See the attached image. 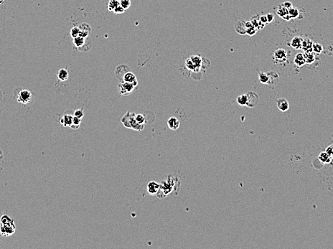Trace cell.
I'll list each match as a JSON object with an SVG mask.
<instances>
[{"label": "cell", "instance_id": "obj_1", "mask_svg": "<svg viewBox=\"0 0 333 249\" xmlns=\"http://www.w3.org/2000/svg\"><path fill=\"white\" fill-rule=\"evenodd\" d=\"M16 230L14 220L7 215L0 216V237H9Z\"/></svg>", "mask_w": 333, "mask_h": 249}, {"label": "cell", "instance_id": "obj_2", "mask_svg": "<svg viewBox=\"0 0 333 249\" xmlns=\"http://www.w3.org/2000/svg\"><path fill=\"white\" fill-rule=\"evenodd\" d=\"M178 180L174 176L168 175L165 180H162L160 183V188L156 195L159 198H164L174 190V187L177 186Z\"/></svg>", "mask_w": 333, "mask_h": 249}, {"label": "cell", "instance_id": "obj_3", "mask_svg": "<svg viewBox=\"0 0 333 249\" xmlns=\"http://www.w3.org/2000/svg\"><path fill=\"white\" fill-rule=\"evenodd\" d=\"M121 121L125 127L133 129L135 131H141L144 128V125L140 124L136 121L135 118V113H131L130 111L126 112V114L121 118Z\"/></svg>", "mask_w": 333, "mask_h": 249}, {"label": "cell", "instance_id": "obj_4", "mask_svg": "<svg viewBox=\"0 0 333 249\" xmlns=\"http://www.w3.org/2000/svg\"><path fill=\"white\" fill-rule=\"evenodd\" d=\"M185 64L189 70H198L202 65V60L200 56L194 55L187 59Z\"/></svg>", "mask_w": 333, "mask_h": 249}, {"label": "cell", "instance_id": "obj_5", "mask_svg": "<svg viewBox=\"0 0 333 249\" xmlns=\"http://www.w3.org/2000/svg\"><path fill=\"white\" fill-rule=\"evenodd\" d=\"M32 98V95L29 90L27 89H23L21 90L17 94V100L18 103H21L22 105H26L27 103H30Z\"/></svg>", "mask_w": 333, "mask_h": 249}, {"label": "cell", "instance_id": "obj_6", "mask_svg": "<svg viewBox=\"0 0 333 249\" xmlns=\"http://www.w3.org/2000/svg\"><path fill=\"white\" fill-rule=\"evenodd\" d=\"M136 88L134 85L131 83H128V82H120V83L118 84V90H119L120 95H126L130 94L131 92L134 90V88Z\"/></svg>", "mask_w": 333, "mask_h": 249}, {"label": "cell", "instance_id": "obj_7", "mask_svg": "<svg viewBox=\"0 0 333 249\" xmlns=\"http://www.w3.org/2000/svg\"><path fill=\"white\" fill-rule=\"evenodd\" d=\"M247 95V103L246 106L250 108H254L258 103L259 97L258 94L253 91H249L246 93Z\"/></svg>", "mask_w": 333, "mask_h": 249}, {"label": "cell", "instance_id": "obj_8", "mask_svg": "<svg viewBox=\"0 0 333 249\" xmlns=\"http://www.w3.org/2000/svg\"><path fill=\"white\" fill-rule=\"evenodd\" d=\"M286 51L282 48L277 49L273 53V58L277 63H283L287 60Z\"/></svg>", "mask_w": 333, "mask_h": 249}, {"label": "cell", "instance_id": "obj_9", "mask_svg": "<svg viewBox=\"0 0 333 249\" xmlns=\"http://www.w3.org/2000/svg\"><path fill=\"white\" fill-rule=\"evenodd\" d=\"M268 75V81L267 85H269L271 88H273L274 87H276L277 85L278 79H279V75L277 72L270 71L267 72Z\"/></svg>", "mask_w": 333, "mask_h": 249}, {"label": "cell", "instance_id": "obj_10", "mask_svg": "<svg viewBox=\"0 0 333 249\" xmlns=\"http://www.w3.org/2000/svg\"><path fill=\"white\" fill-rule=\"evenodd\" d=\"M159 188H160V183L156 182L155 181H151L148 183L147 186H146L148 193L151 195H154V194H157Z\"/></svg>", "mask_w": 333, "mask_h": 249}, {"label": "cell", "instance_id": "obj_11", "mask_svg": "<svg viewBox=\"0 0 333 249\" xmlns=\"http://www.w3.org/2000/svg\"><path fill=\"white\" fill-rule=\"evenodd\" d=\"M128 71H130V69L128 68V66L125 65H120L119 66L116 67V71H115V74L117 78L119 80L120 82L123 81V77L125 74Z\"/></svg>", "mask_w": 333, "mask_h": 249}, {"label": "cell", "instance_id": "obj_12", "mask_svg": "<svg viewBox=\"0 0 333 249\" xmlns=\"http://www.w3.org/2000/svg\"><path fill=\"white\" fill-rule=\"evenodd\" d=\"M73 116L70 114H64L60 119V123L63 127H70L72 123Z\"/></svg>", "mask_w": 333, "mask_h": 249}, {"label": "cell", "instance_id": "obj_13", "mask_svg": "<svg viewBox=\"0 0 333 249\" xmlns=\"http://www.w3.org/2000/svg\"><path fill=\"white\" fill-rule=\"evenodd\" d=\"M235 29L238 34H246V27H245V22L243 19L238 20L235 23Z\"/></svg>", "mask_w": 333, "mask_h": 249}, {"label": "cell", "instance_id": "obj_14", "mask_svg": "<svg viewBox=\"0 0 333 249\" xmlns=\"http://www.w3.org/2000/svg\"><path fill=\"white\" fill-rule=\"evenodd\" d=\"M276 13L280 17L283 18L285 20L289 21L291 19L289 14V9H287L286 8H285L283 5H279L278 6V9L276 10Z\"/></svg>", "mask_w": 333, "mask_h": 249}, {"label": "cell", "instance_id": "obj_15", "mask_svg": "<svg viewBox=\"0 0 333 249\" xmlns=\"http://www.w3.org/2000/svg\"><path fill=\"white\" fill-rule=\"evenodd\" d=\"M166 123H167V126L169 129L172 130V131H176V130H177L178 128H179V126H180L179 121L174 116L170 117V118L167 120Z\"/></svg>", "mask_w": 333, "mask_h": 249}, {"label": "cell", "instance_id": "obj_16", "mask_svg": "<svg viewBox=\"0 0 333 249\" xmlns=\"http://www.w3.org/2000/svg\"><path fill=\"white\" fill-rule=\"evenodd\" d=\"M123 81L133 83L135 86H136L138 84V81H137V79H136V75H135L133 73H132L131 71H128L124 75H123Z\"/></svg>", "mask_w": 333, "mask_h": 249}, {"label": "cell", "instance_id": "obj_17", "mask_svg": "<svg viewBox=\"0 0 333 249\" xmlns=\"http://www.w3.org/2000/svg\"><path fill=\"white\" fill-rule=\"evenodd\" d=\"M276 103H277L278 108L281 111L285 112L289 110V102H288L287 100L285 99V98H278V99L276 100Z\"/></svg>", "mask_w": 333, "mask_h": 249}, {"label": "cell", "instance_id": "obj_18", "mask_svg": "<svg viewBox=\"0 0 333 249\" xmlns=\"http://www.w3.org/2000/svg\"><path fill=\"white\" fill-rule=\"evenodd\" d=\"M302 42L303 39L301 37L295 36L294 38L291 39V46L295 50H299V49H301V47H302Z\"/></svg>", "mask_w": 333, "mask_h": 249}, {"label": "cell", "instance_id": "obj_19", "mask_svg": "<svg viewBox=\"0 0 333 249\" xmlns=\"http://www.w3.org/2000/svg\"><path fill=\"white\" fill-rule=\"evenodd\" d=\"M85 39H86V38H85V37L78 36V37L73 38L72 43H73V45L75 46V48L80 50L85 44Z\"/></svg>", "mask_w": 333, "mask_h": 249}, {"label": "cell", "instance_id": "obj_20", "mask_svg": "<svg viewBox=\"0 0 333 249\" xmlns=\"http://www.w3.org/2000/svg\"><path fill=\"white\" fill-rule=\"evenodd\" d=\"M294 62L295 65L298 67H302L304 64H306L304 54L303 53L296 54L294 57Z\"/></svg>", "mask_w": 333, "mask_h": 249}, {"label": "cell", "instance_id": "obj_21", "mask_svg": "<svg viewBox=\"0 0 333 249\" xmlns=\"http://www.w3.org/2000/svg\"><path fill=\"white\" fill-rule=\"evenodd\" d=\"M312 46H313V42L311 40V39L308 38L303 39L301 49H303V50H304V52H312Z\"/></svg>", "mask_w": 333, "mask_h": 249}, {"label": "cell", "instance_id": "obj_22", "mask_svg": "<svg viewBox=\"0 0 333 249\" xmlns=\"http://www.w3.org/2000/svg\"><path fill=\"white\" fill-rule=\"evenodd\" d=\"M250 22H251L252 24H253V25L255 27H256L258 29H261L265 27V24H263V23H262L261 22L259 16L258 15H255L254 17H252Z\"/></svg>", "mask_w": 333, "mask_h": 249}, {"label": "cell", "instance_id": "obj_23", "mask_svg": "<svg viewBox=\"0 0 333 249\" xmlns=\"http://www.w3.org/2000/svg\"><path fill=\"white\" fill-rule=\"evenodd\" d=\"M57 78H58V80H60V81H65V80H67L69 77L68 72H67V70L65 68L60 69V70L57 72Z\"/></svg>", "mask_w": 333, "mask_h": 249}, {"label": "cell", "instance_id": "obj_24", "mask_svg": "<svg viewBox=\"0 0 333 249\" xmlns=\"http://www.w3.org/2000/svg\"><path fill=\"white\" fill-rule=\"evenodd\" d=\"M305 62L306 64H311L315 60V56L312 53V52H304V53Z\"/></svg>", "mask_w": 333, "mask_h": 249}, {"label": "cell", "instance_id": "obj_25", "mask_svg": "<svg viewBox=\"0 0 333 249\" xmlns=\"http://www.w3.org/2000/svg\"><path fill=\"white\" fill-rule=\"evenodd\" d=\"M135 118H136V121L140 123V124L144 125L145 123H147V118H146V116L144 114H142V113H138V114L135 113Z\"/></svg>", "mask_w": 333, "mask_h": 249}, {"label": "cell", "instance_id": "obj_26", "mask_svg": "<svg viewBox=\"0 0 333 249\" xmlns=\"http://www.w3.org/2000/svg\"><path fill=\"white\" fill-rule=\"evenodd\" d=\"M120 5V0H109L108 1V10L113 11L115 9Z\"/></svg>", "mask_w": 333, "mask_h": 249}, {"label": "cell", "instance_id": "obj_27", "mask_svg": "<svg viewBox=\"0 0 333 249\" xmlns=\"http://www.w3.org/2000/svg\"><path fill=\"white\" fill-rule=\"evenodd\" d=\"M319 159L322 162L329 163L331 161V156L329 154H328L327 152L321 153L319 156Z\"/></svg>", "mask_w": 333, "mask_h": 249}, {"label": "cell", "instance_id": "obj_28", "mask_svg": "<svg viewBox=\"0 0 333 249\" xmlns=\"http://www.w3.org/2000/svg\"><path fill=\"white\" fill-rule=\"evenodd\" d=\"M289 14L291 17V19H296L299 17V11L297 8L296 7H291L289 9Z\"/></svg>", "mask_w": 333, "mask_h": 249}, {"label": "cell", "instance_id": "obj_29", "mask_svg": "<svg viewBox=\"0 0 333 249\" xmlns=\"http://www.w3.org/2000/svg\"><path fill=\"white\" fill-rule=\"evenodd\" d=\"M237 102L239 105L242 106H246L247 103V95L245 94H241L237 98Z\"/></svg>", "mask_w": 333, "mask_h": 249}, {"label": "cell", "instance_id": "obj_30", "mask_svg": "<svg viewBox=\"0 0 333 249\" xmlns=\"http://www.w3.org/2000/svg\"><path fill=\"white\" fill-rule=\"evenodd\" d=\"M80 123H81V119L78 118L76 116H73V118H72V123L70 128H72V129H78L80 127Z\"/></svg>", "mask_w": 333, "mask_h": 249}, {"label": "cell", "instance_id": "obj_31", "mask_svg": "<svg viewBox=\"0 0 333 249\" xmlns=\"http://www.w3.org/2000/svg\"><path fill=\"white\" fill-rule=\"evenodd\" d=\"M258 78H259V81L261 82V83L263 84L268 83V75L267 72H259V74H258Z\"/></svg>", "mask_w": 333, "mask_h": 249}, {"label": "cell", "instance_id": "obj_32", "mask_svg": "<svg viewBox=\"0 0 333 249\" xmlns=\"http://www.w3.org/2000/svg\"><path fill=\"white\" fill-rule=\"evenodd\" d=\"M322 50H323V47L322 44L317 43V42H316V43H313V46H312L313 52H315V53H320V52H322Z\"/></svg>", "mask_w": 333, "mask_h": 249}, {"label": "cell", "instance_id": "obj_33", "mask_svg": "<svg viewBox=\"0 0 333 249\" xmlns=\"http://www.w3.org/2000/svg\"><path fill=\"white\" fill-rule=\"evenodd\" d=\"M79 34H80V29L78 27H72L71 30H70V36H71L72 38L78 37V36H79Z\"/></svg>", "mask_w": 333, "mask_h": 249}, {"label": "cell", "instance_id": "obj_34", "mask_svg": "<svg viewBox=\"0 0 333 249\" xmlns=\"http://www.w3.org/2000/svg\"><path fill=\"white\" fill-rule=\"evenodd\" d=\"M120 5L124 9H127L131 6V0H120Z\"/></svg>", "mask_w": 333, "mask_h": 249}, {"label": "cell", "instance_id": "obj_35", "mask_svg": "<svg viewBox=\"0 0 333 249\" xmlns=\"http://www.w3.org/2000/svg\"><path fill=\"white\" fill-rule=\"evenodd\" d=\"M257 30H258V29H257L256 27H255L253 25V26H251V27L247 28V29H246V34H248L249 36H253V35H254L255 33H256Z\"/></svg>", "mask_w": 333, "mask_h": 249}, {"label": "cell", "instance_id": "obj_36", "mask_svg": "<svg viewBox=\"0 0 333 249\" xmlns=\"http://www.w3.org/2000/svg\"><path fill=\"white\" fill-rule=\"evenodd\" d=\"M73 116L78 117V118H80V119H82V118H83V117L84 116V113H83V108H81V109L80 108V109L75 110V111H74V113H73Z\"/></svg>", "mask_w": 333, "mask_h": 249}, {"label": "cell", "instance_id": "obj_37", "mask_svg": "<svg viewBox=\"0 0 333 249\" xmlns=\"http://www.w3.org/2000/svg\"><path fill=\"white\" fill-rule=\"evenodd\" d=\"M79 29H80V30H83V31H87V32H90V27L89 26L88 24H86V23H83V24H80V26H79Z\"/></svg>", "mask_w": 333, "mask_h": 249}, {"label": "cell", "instance_id": "obj_38", "mask_svg": "<svg viewBox=\"0 0 333 249\" xmlns=\"http://www.w3.org/2000/svg\"><path fill=\"white\" fill-rule=\"evenodd\" d=\"M267 20H268V23H271L274 20V15L272 13H268L266 14Z\"/></svg>", "mask_w": 333, "mask_h": 249}, {"label": "cell", "instance_id": "obj_39", "mask_svg": "<svg viewBox=\"0 0 333 249\" xmlns=\"http://www.w3.org/2000/svg\"><path fill=\"white\" fill-rule=\"evenodd\" d=\"M124 10H125V9H123L122 6H121V5H119L118 6H117L116 9L113 10V11H114L116 14H119V13H123V11H124Z\"/></svg>", "mask_w": 333, "mask_h": 249}, {"label": "cell", "instance_id": "obj_40", "mask_svg": "<svg viewBox=\"0 0 333 249\" xmlns=\"http://www.w3.org/2000/svg\"><path fill=\"white\" fill-rule=\"evenodd\" d=\"M282 5L284 6L285 8H286L287 9H289L290 8H291L293 6L292 4H291V2H290V1H285Z\"/></svg>", "mask_w": 333, "mask_h": 249}, {"label": "cell", "instance_id": "obj_41", "mask_svg": "<svg viewBox=\"0 0 333 249\" xmlns=\"http://www.w3.org/2000/svg\"><path fill=\"white\" fill-rule=\"evenodd\" d=\"M259 18H260V20H261V22L262 23H263V24H266V23H268V20H267L266 15H261V16H260Z\"/></svg>", "mask_w": 333, "mask_h": 249}, {"label": "cell", "instance_id": "obj_42", "mask_svg": "<svg viewBox=\"0 0 333 249\" xmlns=\"http://www.w3.org/2000/svg\"><path fill=\"white\" fill-rule=\"evenodd\" d=\"M326 152L328 154L330 155V156L331 155H333V146H329V147H327V149H326Z\"/></svg>", "mask_w": 333, "mask_h": 249}, {"label": "cell", "instance_id": "obj_43", "mask_svg": "<svg viewBox=\"0 0 333 249\" xmlns=\"http://www.w3.org/2000/svg\"><path fill=\"white\" fill-rule=\"evenodd\" d=\"M3 156H4V154H3V152L2 151H1V149H0V162H1V160H2Z\"/></svg>", "mask_w": 333, "mask_h": 249}, {"label": "cell", "instance_id": "obj_44", "mask_svg": "<svg viewBox=\"0 0 333 249\" xmlns=\"http://www.w3.org/2000/svg\"><path fill=\"white\" fill-rule=\"evenodd\" d=\"M3 2H4V0H0V4H1Z\"/></svg>", "mask_w": 333, "mask_h": 249}]
</instances>
